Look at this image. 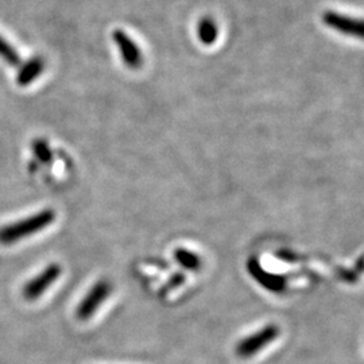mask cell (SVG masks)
Listing matches in <instances>:
<instances>
[{
    "label": "cell",
    "mask_w": 364,
    "mask_h": 364,
    "mask_svg": "<svg viewBox=\"0 0 364 364\" xmlns=\"http://www.w3.org/2000/svg\"><path fill=\"white\" fill-rule=\"evenodd\" d=\"M112 39L119 48V52L122 55V60L124 65L130 69H139L144 65V54L139 49V46L130 38L129 34H126L123 30L117 28L112 33Z\"/></svg>",
    "instance_id": "8992f818"
},
{
    "label": "cell",
    "mask_w": 364,
    "mask_h": 364,
    "mask_svg": "<svg viewBox=\"0 0 364 364\" xmlns=\"http://www.w3.org/2000/svg\"><path fill=\"white\" fill-rule=\"evenodd\" d=\"M61 266L57 263L49 264L42 273H39L36 278L28 281L25 287H23V297L27 301H36L58 279L61 275Z\"/></svg>",
    "instance_id": "277c9868"
},
{
    "label": "cell",
    "mask_w": 364,
    "mask_h": 364,
    "mask_svg": "<svg viewBox=\"0 0 364 364\" xmlns=\"http://www.w3.org/2000/svg\"><path fill=\"white\" fill-rule=\"evenodd\" d=\"M109 293H111V284L108 281L96 282L91 290L87 293V296L78 304L77 312H76L78 318L82 321L90 320L92 316L97 312L100 305L108 299Z\"/></svg>",
    "instance_id": "3957f363"
},
{
    "label": "cell",
    "mask_w": 364,
    "mask_h": 364,
    "mask_svg": "<svg viewBox=\"0 0 364 364\" xmlns=\"http://www.w3.org/2000/svg\"><path fill=\"white\" fill-rule=\"evenodd\" d=\"M323 22L329 28L336 30L340 34L353 38H363V23L360 19L329 10L323 15Z\"/></svg>",
    "instance_id": "5b68a950"
},
{
    "label": "cell",
    "mask_w": 364,
    "mask_h": 364,
    "mask_svg": "<svg viewBox=\"0 0 364 364\" xmlns=\"http://www.w3.org/2000/svg\"><path fill=\"white\" fill-rule=\"evenodd\" d=\"M279 335H281L279 326L275 324H267L258 332L250 335L247 338H242L236 346V350H235L236 355L243 359L251 358L262 351L264 347H267L269 344H272Z\"/></svg>",
    "instance_id": "7a4b0ae2"
},
{
    "label": "cell",
    "mask_w": 364,
    "mask_h": 364,
    "mask_svg": "<svg viewBox=\"0 0 364 364\" xmlns=\"http://www.w3.org/2000/svg\"><path fill=\"white\" fill-rule=\"evenodd\" d=\"M45 69V61L42 57H34L30 61H27L25 65L22 66V69L19 70L18 76H16V82L21 87H26L28 84H31L36 78L42 75Z\"/></svg>",
    "instance_id": "52a82bcc"
},
{
    "label": "cell",
    "mask_w": 364,
    "mask_h": 364,
    "mask_svg": "<svg viewBox=\"0 0 364 364\" xmlns=\"http://www.w3.org/2000/svg\"><path fill=\"white\" fill-rule=\"evenodd\" d=\"M55 220V212L53 209H43L38 213L26 218L23 220L4 225L0 228V245H14L27 236L37 234L45 230Z\"/></svg>",
    "instance_id": "6da1fadb"
},
{
    "label": "cell",
    "mask_w": 364,
    "mask_h": 364,
    "mask_svg": "<svg viewBox=\"0 0 364 364\" xmlns=\"http://www.w3.org/2000/svg\"><path fill=\"white\" fill-rule=\"evenodd\" d=\"M176 259L181 263L183 267H186L188 270H198L201 266L200 258L196 255L195 252H191L188 250H177L176 251Z\"/></svg>",
    "instance_id": "9c48e42d"
},
{
    "label": "cell",
    "mask_w": 364,
    "mask_h": 364,
    "mask_svg": "<svg viewBox=\"0 0 364 364\" xmlns=\"http://www.w3.org/2000/svg\"><path fill=\"white\" fill-rule=\"evenodd\" d=\"M34 151H36V154L38 156V158H42L43 161H46L48 156H50V151H49L48 146L43 144V142H37V144H34Z\"/></svg>",
    "instance_id": "8fae6325"
},
{
    "label": "cell",
    "mask_w": 364,
    "mask_h": 364,
    "mask_svg": "<svg viewBox=\"0 0 364 364\" xmlns=\"http://www.w3.org/2000/svg\"><path fill=\"white\" fill-rule=\"evenodd\" d=\"M197 37L200 39L201 43L210 46L213 45L218 37H219V27L212 18H203L198 25H197Z\"/></svg>",
    "instance_id": "ba28073f"
},
{
    "label": "cell",
    "mask_w": 364,
    "mask_h": 364,
    "mask_svg": "<svg viewBox=\"0 0 364 364\" xmlns=\"http://www.w3.org/2000/svg\"><path fill=\"white\" fill-rule=\"evenodd\" d=\"M0 57L9 64V65L16 66L21 64V55L15 52L13 46L0 36Z\"/></svg>",
    "instance_id": "30bf717a"
}]
</instances>
